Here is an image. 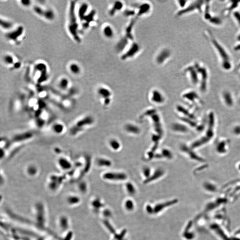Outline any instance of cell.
<instances>
[{
  "mask_svg": "<svg viewBox=\"0 0 240 240\" xmlns=\"http://www.w3.org/2000/svg\"><path fill=\"white\" fill-rule=\"evenodd\" d=\"M204 33L205 36L210 43L211 46L220 59L221 64L226 62L232 61L229 52L210 30L207 29L205 31Z\"/></svg>",
  "mask_w": 240,
  "mask_h": 240,
  "instance_id": "6da1fadb",
  "label": "cell"
},
{
  "mask_svg": "<svg viewBox=\"0 0 240 240\" xmlns=\"http://www.w3.org/2000/svg\"><path fill=\"white\" fill-rule=\"evenodd\" d=\"M94 119L90 115H85L80 117L74 122L69 129L71 136H78L93 125Z\"/></svg>",
  "mask_w": 240,
  "mask_h": 240,
  "instance_id": "7a4b0ae2",
  "label": "cell"
},
{
  "mask_svg": "<svg viewBox=\"0 0 240 240\" xmlns=\"http://www.w3.org/2000/svg\"><path fill=\"white\" fill-rule=\"evenodd\" d=\"M206 1H194L189 2L187 6L184 9L179 10L176 13V16H183L191 13H203Z\"/></svg>",
  "mask_w": 240,
  "mask_h": 240,
  "instance_id": "3957f363",
  "label": "cell"
},
{
  "mask_svg": "<svg viewBox=\"0 0 240 240\" xmlns=\"http://www.w3.org/2000/svg\"><path fill=\"white\" fill-rule=\"evenodd\" d=\"M195 66L198 71L199 77V87L202 91H205L207 87L208 82L209 78V72L207 68L201 62H195Z\"/></svg>",
  "mask_w": 240,
  "mask_h": 240,
  "instance_id": "277c9868",
  "label": "cell"
},
{
  "mask_svg": "<svg viewBox=\"0 0 240 240\" xmlns=\"http://www.w3.org/2000/svg\"><path fill=\"white\" fill-rule=\"evenodd\" d=\"M63 178L61 175L51 174L47 180V188L50 191L56 192L61 188Z\"/></svg>",
  "mask_w": 240,
  "mask_h": 240,
  "instance_id": "5b68a950",
  "label": "cell"
},
{
  "mask_svg": "<svg viewBox=\"0 0 240 240\" xmlns=\"http://www.w3.org/2000/svg\"><path fill=\"white\" fill-rule=\"evenodd\" d=\"M184 73L187 74L190 82L193 85H199V77L198 71L194 63L189 65L184 69Z\"/></svg>",
  "mask_w": 240,
  "mask_h": 240,
  "instance_id": "8992f818",
  "label": "cell"
},
{
  "mask_svg": "<svg viewBox=\"0 0 240 240\" xmlns=\"http://www.w3.org/2000/svg\"><path fill=\"white\" fill-rule=\"evenodd\" d=\"M141 50V47L138 43L133 42L129 46L127 49L126 50L121 56V59L126 61L133 58L138 54Z\"/></svg>",
  "mask_w": 240,
  "mask_h": 240,
  "instance_id": "52a82bcc",
  "label": "cell"
},
{
  "mask_svg": "<svg viewBox=\"0 0 240 240\" xmlns=\"http://www.w3.org/2000/svg\"><path fill=\"white\" fill-rule=\"evenodd\" d=\"M58 229L62 233L69 231L71 222L69 217L65 215H60L56 220Z\"/></svg>",
  "mask_w": 240,
  "mask_h": 240,
  "instance_id": "ba28073f",
  "label": "cell"
},
{
  "mask_svg": "<svg viewBox=\"0 0 240 240\" xmlns=\"http://www.w3.org/2000/svg\"><path fill=\"white\" fill-rule=\"evenodd\" d=\"M33 9L36 15L44 17L46 20L52 21L54 18V13L51 9H44L38 6H34Z\"/></svg>",
  "mask_w": 240,
  "mask_h": 240,
  "instance_id": "9c48e42d",
  "label": "cell"
},
{
  "mask_svg": "<svg viewBox=\"0 0 240 240\" xmlns=\"http://www.w3.org/2000/svg\"><path fill=\"white\" fill-rule=\"evenodd\" d=\"M57 166L62 171H69L72 169L73 164L71 160L66 156H60L56 161Z\"/></svg>",
  "mask_w": 240,
  "mask_h": 240,
  "instance_id": "30bf717a",
  "label": "cell"
},
{
  "mask_svg": "<svg viewBox=\"0 0 240 240\" xmlns=\"http://www.w3.org/2000/svg\"><path fill=\"white\" fill-rule=\"evenodd\" d=\"M82 201L81 196L78 193H69L66 197V204L70 207H74L79 206Z\"/></svg>",
  "mask_w": 240,
  "mask_h": 240,
  "instance_id": "8fae6325",
  "label": "cell"
},
{
  "mask_svg": "<svg viewBox=\"0 0 240 240\" xmlns=\"http://www.w3.org/2000/svg\"><path fill=\"white\" fill-rule=\"evenodd\" d=\"M240 7V1H229L223 11V15L225 16H229L238 10Z\"/></svg>",
  "mask_w": 240,
  "mask_h": 240,
  "instance_id": "7c38bea8",
  "label": "cell"
},
{
  "mask_svg": "<svg viewBox=\"0 0 240 240\" xmlns=\"http://www.w3.org/2000/svg\"><path fill=\"white\" fill-rule=\"evenodd\" d=\"M97 93L100 97L104 99V102H103L105 105H108L109 104L111 101L110 97L112 95L110 89L104 87H101L98 88Z\"/></svg>",
  "mask_w": 240,
  "mask_h": 240,
  "instance_id": "4fadbf2b",
  "label": "cell"
},
{
  "mask_svg": "<svg viewBox=\"0 0 240 240\" xmlns=\"http://www.w3.org/2000/svg\"><path fill=\"white\" fill-rule=\"evenodd\" d=\"M171 56V51L168 49L165 48L161 50L156 55V61L159 65H162L166 62Z\"/></svg>",
  "mask_w": 240,
  "mask_h": 240,
  "instance_id": "5bb4252c",
  "label": "cell"
},
{
  "mask_svg": "<svg viewBox=\"0 0 240 240\" xmlns=\"http://www.w3.org/2000/svg\"><path fill=\"white\" fill-rule=\"evenodd\" d=\"M70 9V23L69 24V29L71 32V33L73 36H74L75 38L77 37V24L76 22V18L75 17V16L74 14V10L73 8L71 6Z\"/></svg>",
  "mask_w": 240,
  "mask_h": 240,
  "instance_id": "9a60e30c",
  "label": "cell"
},
{
  "mask_svg": "<svg viewBox=\"0 0 240 240\" xmlns=\"http://www.w3.org/2000/svg\"><path fill=\"white\" fill-rule=\"evenodd\" d=\"M51 129L53 134L56 135H61L66 132V127L63 123L56 121L52 125Z\"/></svg>",
  "mask_w": 240,
  "mask_h": 240,
  "instance_id": "2e32d148",
  "label": "cell"
},
{
  "mask_svg": "<svg viewBox=\"0 0 240 240\" xmlns=\"http://www.w3.org/2000/svg\"><path fill=\"white\" fill-rule=\"evenodd\" d=\"M151 6L149 3L144 2L139 5L136 11V15L140 17L147 14L151 11Z\"/></svg>",
  "mask_w": 240,
  "mask_h": 240,
  "instance_id": "e0dca14e",
  "label": "cell"
},
{
  "mask_svg": "<svg viewBox=\"0 0 240 240\" xmlns=\"http://www.w3.org/2000/svg\"><path fill=\"white\" fill-rule=\"evenodd\" d=\"M151 101L156 104H162L165 101L163 95L157 89H154L151 94Z\"/></svg>",
  "mask_w": 240,
  "mask_h": 240,
  "instance_id": "ac0fdd59",
  "label": "cell"
},
{
  "mask_svg": "<svg viewBox=\"0 0 240 240\" xmlns=\"http://www.w3.org/2000/svg\"><path fill=\"white\" fill-rule=\"evenodd\" d=\"M25 170L26 174L29 177H35L39 173V169L38 167L33 164L28 165Z\"/></svg>",
  "mask_w": 240,
  "mask_h": 240,
  "instance_id": "d6986e66",
  "label": "cell"
},
{
  "mask_svg": "<svg viewBox=\"0 0 240 240\" xmlns=\"http://www.w3.org/2000/svg\"><path fill=\"white\" fill-rule=\"evenodd\" d=\"M129 39L126 36H123V37L121 38L119 42H117L116 44V51L118 52H125V49L126 48L129 47Z\"/></svg>",
  "mask_w": 240,
  "mask_h": 240,
  "instance_id": "ffe728a7",
  "label": "cell"
},
{
  "mask_svg": "<svg viewBox=\"0 0 240 240\" xmlns=\"http://www.w3.org/2000/svg\"><path fill=\"white\" fill-rule=\"evenodd\" d=\"M124 3L121 1H116L109 12V15L111 16H114L116 13L121 11L124 7Z\"/></svg>",
  "mask_w": 240,
  "mask_h": 240,
  "instance_id": "44dd1931",
  "label": "cell"
},
{
  "mask_svg": "<svg viewBox=\"0 0 240 240\" xmlns=\"http://www.w3.org/2000/svg\"><path fill=\"white\" fill-rule=\"evenodd\" d=\"M33 134L32 133H29V132L26 133H21L19 134L15 135L13 137V141L15 142H22L23 141H26L27 140H29L30 139L33 137Z\"/></svg>",
  "mask_w": 240,
  "mask_h": 240,
  "instance_id": "7402d4cb",
  "label": "cell"
},
{
  "mask_svg": "<svg viewBox=\"0 0 240 240\" xmlns=\"http://www.w3.org/2000/svg\"><path fill=\"white\" fill-rule=\"evenodd\" d=\"M103 177L108 180H124L126 179V176L122 173H105Z\"/></svg>",
  "mask_w": 240,
  "mask_h": 240,
  "instance_id": "603a6c76",
  "label": "cell"
},
{
  "mask_svg": "<svg viewBox=\"0 0 240 240\" xmlns=\"http://www.w3.org/2000/svg\"><path fill=\"white\" fill-rule=\"evenodd\" d=\"M102 33L104 36L108 39H111L114 36V29L110 25L104 26L102 29Z\"/></svg>",
  "mask_w": 240,
  "mask_h": 240,
  "instance_id": "cb8c5ba5",
  "label": "cell"
},
{
  "mask_svg": "<svg viewBox=\"0 0 240 240\" xmlns=\"http://www.w3.org/2000/svg\"><path fill=\"white\" fill-rule=\"evenodd\" d=\"M207 22L211 25L216 27L221 26L224 23V21L221 17L214 15H212Z\"/></svg>",
  "mask_w": 240,
  "mask_h": 240,
  "instance_id": "d4e9b609",
  "label": "cell"
},
{
  "mask_svg": "<svg viewBox=\"0 0 240 240\" xmlns=\"http://www.w3.org/2000/svg\"><path fill=\"white\" fill-rule=\"evenodd\" d=\"M88 185L85 181H80L76 186V190L77 193L81 196L82 195L86 194L87 192Z\"/></svg>",
  "mask_w": 240,
  "mask_h": 240,
  "instance_id": "484cf974",
  "label": "cell"
},
{
  "mask_svg": "<svg viewBox=\"0 0 240 240\" xmlns=\"http://www.w3.org/2000/svg\"><path fill=\"white\" fill-rule=\"evenodd\" d=\"M69 85V81L66 77H62L58 82V86L59 89L63 91L67 90Z\"/></svg>",
  "mask_w": 240,
  "mask_h": 240,
  "instance_id": "4316f807",
  "label": "cell"
},
{
  "mask_svg": "<svg viewBox=\"0 0 240 240\" xmlns=\"http://www.w3.org/2000/svg\"><path fill=\"white\" fill-rule=\"evenodd\" d=\"M135 21V20H132L130 23H129V26H127L126 29V34L125 36H126L129 40H133V36L132 35V31L134 25Z\"/></svg>",
  "mask_w": 240,
  "mask_h": 240,
  "instance_id": "83f0119b",
  "label": "cell"
},
{
  "mask_svg": "<svg viewBox=\"0 0 240 240\" xmlns=\"http://www.w3.org/2000/svg\"><path fill=\"white\" fill-rule=\"evenodd\" d=\"M232 95L229 91L228 90H224L222 93V96L223 99L226 102V104L229 103V104H232L233 102V98Z\"/></svg>",
  "mask_w": 240,
  "mask_h": 240,
  "instance_id": "f1b7e54d",
  "label": "cell"
},
{
  "mask_svg": "<svg viewBox=\"0 0 240 240\" xmlns=\"http://www.w3.org/2000/svg\"><path fill=\"white\" fill-rule=\"evenodd\" d=\"M69 70L72 74L78 75L81 73V68L78 64L75 63H72L69 66Z\"/></svg>",
  "mask_w": 240,
  "mask_h": 240,
  "instance_id": "f546056e",
  "label": "cell"
},
{
  "mask_svg": "<svg viewBox=\"0 0 240 240\" xmlns=\"http://www.w3.org/2000/svg\"><path fill=\"white\" fill-rule=\"evenodd\" d=\"M236 24L240 27V11L238 9L231 14Z\"/></svg>",
  "mask_w": 240,
  "mask_h": 240,
  "instance_id": "4dcf8cb0",
  "label": "cell"
},
{
  "mask_svg": "<svg viewBox=\"0 0 240 240\" xmlns=\"http://www.w3.org/2000/svg\"><path fill=\"white\" fill-rule=\"evenodd\" d=\"M97 164L99 166H109L111 165V162L104 158H99L97 161Z\"/></svg>",
  "mask_w": 240,
  "mask_h": 240,
  "instance_id": "1f68e13d",
  "label": "cell"
},
{
  "mask_svg": "<svg viewBox=\"0 0 240 240\" xmlns=\"http://www.w3.org/2000/svg\"><path fill=\"white\" fill-rule=\"evenodd\" d=\"M4 62L6 64L9 65H13L14 63V57L11 55L7 54L4 56L3 58Z\"/></svg>",
  "mask_w": 240,
  "mask_h": 240,
  "instance_id": "d6a6232c",
  "label": "cell"
},
{
  "mask_svg": "<svg viewBox=\"0 0 240 240\" xmlns=\"http://www.w3.org/2000/svg\"><path fill=\"white\" fill-rule=\"evenodd\" d=\"M1 25L3 28L4 29H10L12 27V23L9 21H7V20H2L1 19Z\"/></svg>",
  "mask_w": 240,
  "mask_h": 240,
  "instance_id": "836d02e7",
  "label": "cell"
},
{
  "mask_svg": "<svg viewBox=\"0 0 240 240\" xmlns=\"http://www.w3.org/2000/svg\"><path fill=\"white\" fill-rule=\"evenodd\" d=\"M176 2L178 6L180 8V10L184 9L187 6L189 2L188 1L186 0H178Z\"/></svg>",
  "mask_w": 240,
  "mask_h": 240,
  "instance_id": "e575fe53",
  "label": "cell"
},
{
  "mask_svg": "<svg viewBox=\"0 0 240 240\" xmlns=\"http://www.w3.org/2000/svg\"><path fill=\"white\" fill-rule=\"evenodd\" d=\"M136 12L132 9H127L124 12V15L126 16H133L135 15H136Z\"/></svg>",
  "mask_w": 240,
  "mask_h": 240,
  "instance_id": "d590c367",
  "label": "cell"
},
{
  "mask_svg": "<svg viewBox=\"0 0 240 240\" xmlns=\"http://www.w3.org/2000/svg\"><path fill=\"white\" fill-rule=\"evenodd\" d=\"M111 143H110V145H111V147L113 148V149H118L120 147V144L116 140H113L111 141Z\"/></svg>",
  "mask_w": 240,
  "mask_h": 240,
  "instance_id": "8d00e7d4",
  "label": "cell"
},
{
  "mask_svg": "<svg viewBox=\"0 0 240 240\" xmlns=\"http://www.w3.org/2000/svg\"><path fill=\"white\" fill-rule=\"evenodd\" d=\"M21 3L24 6H29L31 5V1H21Z\"/></svg>",
  "mask_w": 240,
  "mask_h": 240,
  "instance_id": "74e56055",
  "label": "cell"
},
{
  "mask_svg": "<svg viewBox=\"0 0 240 240\" xmlns=\"http://www.w3.org/2000/svg\"><path fill=\"white\" fill-rule=\"evenodd\" d=\"M233 50L236 52H240V42L237 43L233 46Z\"/></svg>",
  "mask_w": 240,
  "mask_h": 240,
  "instance_id": "f35d334b",
  "label": "cell"
},
{
  "mask_svg": "<svg viewBox=\"0 0 240 240\" xmlns=\"http://www.w3.org/2000/svg\"><path fill=\"white\" fill-rule=\"evenodd\" d=\"M236 40L237 43L240 42V31L239 32H238V33L236 35Z\"/></svg>",
  "mask_w": 240,
  "mask_h": 240,
  "instance_id": "ab89813d",
  "label": "cell"
},
{
  "mask_svg": "<svg viewBox=\"0 0 240 240\" xmlns=\"http://www.w3.org/2000/svg\"></svg>",
  "mask_w": 240,
  "mask_h": 240,
  "instance_id": "60d3db41",
  "label": "cell"
}]
</instances>
